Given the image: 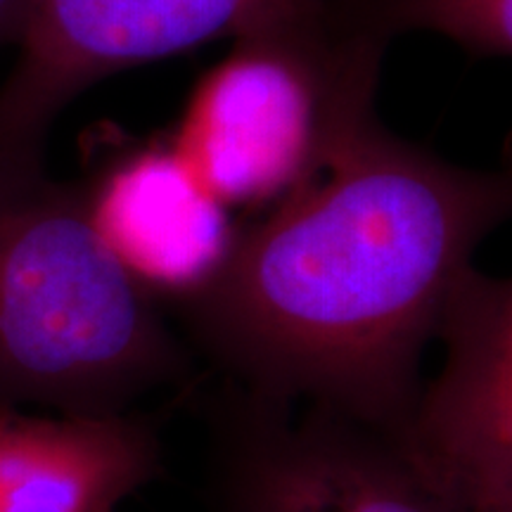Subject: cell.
Segmentation results:
<instances>
[{"mask_svg":"<svg viewBox=\"0 0 512 512\" xmlns=\"http://www.w3.org/2000/svg\"><path fill=\"white\" fill-rule=\"evenodd\" d=\"M444 363L394 441L446 512H512V283L472 264L441 309Z\"/></svg>","mask_w":512,"mask_h":512,"instance_id":"obj_6","label":"cell"},{"mask_svg":"<svg viewBox=\"0 0 512 512\" xmlns=\"http://www.w3.org/2000/svg\"><path fill=\"white\" fill-rule=\"evenodd\" d=\"M370 22L392 41L432 31L472 57H510L512 0H368Z\"/></svg>","mask_w":512,"mask_h":512,"instance_id":"obj_9","label":"cell"},{"mask_svg":"<svg viewBox=\"0 0 512 512\" xmlns=\"http://www.w3.org/2000/svg\"><path fill=\"white\" fill-rule=\"evenodd\" d=\"M387 46L361 24L233 41L192 93L174 147L223 204L283 200L375 117Z\"/></svg>","mask_w":512,"mask_h":512,"instance_id":"obj_3","label":"cell"},{"mask_svg":"<svg viewBox=\"0 0 512 512\" xmlns=\"http://www.w3.org/2000/svg\"><path fill=\"white\" fill-rule=\"evenodd\" d=\"M190 375L192 351L95 226L83 185L0 188V408L131 413Z\"/></svg>","mask_w":512,"mask_h":512,"instance_id":"obj_2","label":"cell"},{"mask_svg":"<svg viewBox=\"0 0 512 512\" xmlns=\"http://www.w3.org/2000/svg\"><path fill=\"white\" fill-rule=\"evenodd\" d=\"M209 512H446L392 434L228 387L211 413Z\"/></svg>","mask_w":512,"mask_h":512,"instance_id":"obj_5","label":"cell"},{"mask_svg":"<svg viewBox=\"0 0 512 512\" xmlns=\"http://www.w3.org/2000/svg\"><path fill=\"white\" fill-rule=\"evenodd\" d=\"M510 209L508 174L446 162L373 117L174 302L228 387L396 437L448 292Z\"/></svg>","mask_w":512,"mask_h":512,"instance_id":"obj_1","label":"cell"},{"mask_svg":"<svg viewBox=\"0 0 512 512\" xmlns=\"http://www.w3.org/2000/svg\"><path fill=\"white\" fill-rule=\"evenodd\" d=\"M34 0H0V48L17 46L27 29Z\"/></svg>","mask_w":512,"mask_h":512,"instance_id":"obj_10","label":"cell"},{"mask_svg":"<svg viewBox=\"0 0 512 512\" xmlns=\"http://www.w3.org/2000/svg\"><path fill=\"white\" fill-rule=\"evenodd\" d=\"M325 24H361L380 34L368 0H34L0 86V183L46 176L50 128L69 102L107 76L216 38Z\"/></svg>","mask_w":512,"mask_h":512,"instance_id":"obj_4","label":"cell"},{"mask_svg":"<svg viewBox=\"0 0 512 512\" xmlns=\"http://www.w3.org/2000/svg\"><path fill=\"white\" fill-rule=\"evenodd\" d=\"M95 226L147 290L176 299L219 266L238 230L174 145L114 157L83 185Z\"/></svg>","mask_w":512,"mask_h":512,"instance_id":"obj_7","label":"cell"},{"mask_svg":"<svg viewBox=\"0 0 512 512\" xmlns=\"http://www.w3.org/2000/svg\"><path fill=\"white\" fill-rule=\"evenodd\" d=\"M5 185H15V183H0V188H5Z\"/></svg>","mask_w":512,"mask_h":512,"instance_id":"obj_11","label":"cell"},{"mask_svg":"<svg viewBox=\"0 0 512 512\" xmlns=\"http://www.w3.org/2000/svg\"><path fill=\"white\" fill-rule=\"evenodd\" d=\"M162 472V437L138 411L0 408V512H117Z\"/></svg>","mask_w":512,"mask_h":512,"instance_id":"obj_8","label":"cell"}]
</instances>
